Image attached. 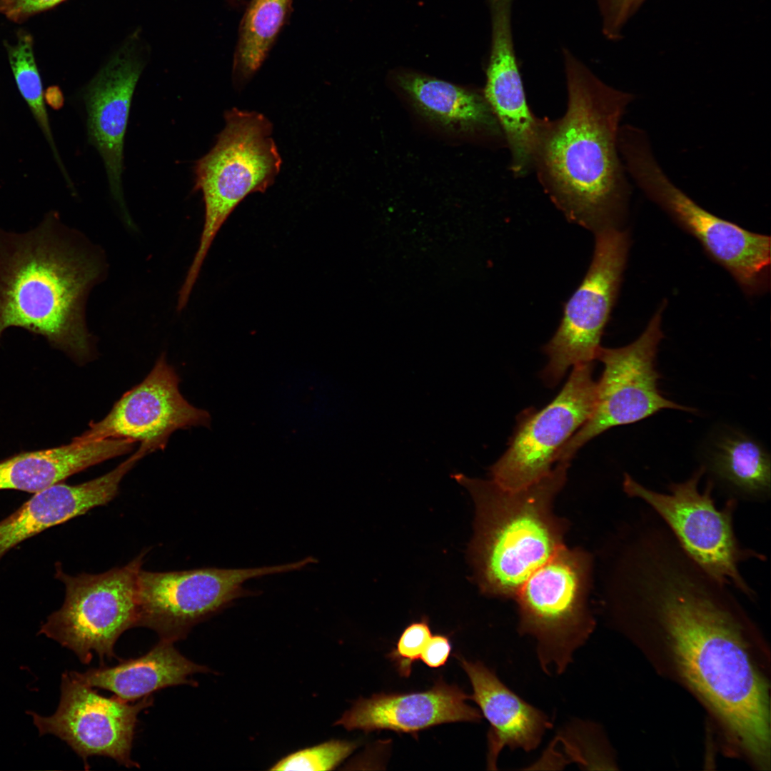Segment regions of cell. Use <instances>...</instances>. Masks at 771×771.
I'll return each instance as SVG.
<instances>
[{
  "label": "cell",
  "mask_w": 771,
  "mask_h": 771,
  "mask_svg": "<svg viewBox=\"0 0 771 771\" xmlns=\"http://www.w3.org/2000/svg\"><path fill=\"white\" fill-rule=\"evenodd\" d=\"M725 584L674 538L637 548L616 584L627 622L660 631L682 676L762 767L770 760L768 686L746 642L750 626Z\"/></svg>",
  "instance_id": "obj_1"
},
{
  "label": "cell",
  "mask_w": 771,
  "mask_h": 771,
  "mask_svg": "<svg viewBox=\"0 0 771 771\" xmlns=\"http://www.w3.org/2000/svg\"><path fill=\"white\" fill-rule=\"evenodd\" d=\"M565 114L539 119L533 168L571 222L596 233L617 227L630 185L618 145L621 120L634 96L607 85L563 49Z\"/></svg>",
  "instance_id": "obj_2"
},
{
  "label": "cell",
  "mask_w": 771,
  "mask_h": 771,
  "mask_svg": "<svg viewBox=\"0 0 771 771\" xmlns=\"http://www.w3.org/2000/svg\"><path fill=\"white\" fill-rule=\"evenodd\" d=\"M99 271L56 213L26 232L0 228V338L6 329L21 328L86 362L92 348L84 306Z\"/></svg>",
  "instance_id": "obj_3"
},
{
  "label": "cell",
  "mask_w": 771,
  "mask_h": 771,
  "mask_svg": "<svg viewBox=\"0 0 771 771\" xmlns=\"http://www.w3.org/2000/svg\"><path fill=\"white\" fill-rule=\"evenodd\" d=\"M570 461H558L539 480L520 489L492 479L455 473L475 504L469 556L475 580L485 595L515 598L528 578L563 544L566 525L553 511Z\"/></svg>",
  "instance_id": "obj_4"
},
{
  "label": "cell",
  "mask_w": 771,
  "mask_h": 771,
  "mask_svg": "<svg viewBox=\"0 0 771 771\" xmlns=\"http://www.w3.org/2000/svg\"><path fill=\"white\" fill-rule=\"evenodd\" d=\"M214 146L196 161L194 190L202 191L205 221L197 252L180 291L188 296L217 233L249 194L264 192L278 174L282 160L271 122L262 114L233 108Z\"/></svg>",
  "instance_id": "obj_5"
},
{
  "label": "cell",
  "mask_w": 771,
  "mask_h": 771,
  "mask_svg": "<svg viewBox=\"0 0 771 771\" xmlns=\"http://www.w3.org/2000/svg\"><path fill=\"white\" fill-rule=\"evenodd\" d=\"M628 176L652 201L695 236L747 294L770 282V238L750 232L702 208L678 188L657 161L647 133L633 129L619 141Z\"/></svg>",
  "instance_id": "obj_6"
},
{
  "label": "cell",
  "mask_w": 771,
  "mask_h": 771,
  "mask_svg": "<svg viewBox=\"0 0 771 771\" xmlns=\"http://www.w3.org/2000/svg\"><path fill=\"white\" fill-rule=\"evenodd\" d=\"M705 473L701 467L690 478L671 483L668 493L643 486L625 474L624 492L640 499L663 521L677 541L704 570L719 581L732 586L750 599L755 592L740 573V563L756 559L765 560L763 554L743 547L733 526L738 501L728 498L722 508L716 507L710 480L704 491L699 490Z\"/></svg>",
  "instance_id": "obj_7"
},
{
  "label": "cell",
  "mask_w": 771,
  "mask_h": 771,
  "mask_svg": "<svg viewBox=\"0 0 771 771\" xmlns=\"http://www.w3.org/2000/svg\"><path fill=\"white\" fill-rule=\"evenodd\" d=\"M590 559L579 549L565 545L525 581L515 599L519 632L537 641L544 670H565L573 654L594 629L588 605Z\"/></svg>",
  "instance_id": "obj_8"
},
{
  "label": "cell",
  "mask_w": 771,
  "mask_h": 771,
  "mask_svg": "<svg viewBox=\"0 0 771 771\" xmlns=\"http://www.w3.org/2000/svg\"><path fill=\"white\" fill-rule=\"evenodd\" d=\"M145 554L99 574L71 575L56 563L55 577L65 585L64 601L39 633L73 651L83 664L91 662L94 652L101 662L118 659L117 640L136 627L138 577Z\"/></svg>",
  "instance_id": "obj_9"
},
{
  "label": "cell",
  "mask_w": 771,
  "mask_h": 771,
  "mask_svg": "<svg viewBox=\"0 0 771 771\" xmlns=\"http://www.w3.org/2000/svg\"><path fill=\"white\" fill-rule=\"evenodd\" d=\"M311 563L306 557L292 563L253 568L197 569L151 572L138 577L136 627L153 630L160 640L184 639L197 624L218 614L238 599L261 592L244 587L250 580L301 570Z\"/></svg>",
  "instance_id": "obj_10"
},
{
  "label": "cell",
  "mask_w": 771,
  "mask_h": 771,
  "mask_svg": "<svg viewBox=\"0 0 771 771\" xmlns=\"http://www.w3.org/2000/svg\"><path fill=\"white\" fill-rule=\"evenodd\" d=\"M659 308L644 332L630 344L618 348L600 347L596 359L604 369L597 382L596 402L588 420L556 455L555 461H570L586 443L608 429L643 420L662 409L693 412L665 398L657 383L658 346L663 337Z\"/></svg>",
  "instance_id": "obj_11"
},
{
  "label": "cell",
  "mask_w": 771,
  "mask_h": 771,
  "mask_svg": "<svg viewBox=\"0 0 771 771\" xmlns=\"http://www.w3.org/2000/svg\"><path fill=\"white\" fill-rule=\"evenodd\" d=\"M595 234L593 257L578 288L567 301L559 327L544 346L548 363L542 378L556 385L570 366L596 359L625 266L629 237L617 227Z\"/></svg>",
  "instance_id": "obj_12"
},
{
  "label": "cell",
  "mask_w": 771,
  "mask_h": 771,
  "mask_svg": "<svg viewBox=\"0 0 771 771\" xmlns=\"http://www.w3.org/2000/svg\"><path fill=\"white\" fill-rule=\"evenodd\" d=\"M596 395L593 362L574 366L548 405L520 417L508 448L490 468L491 479L515 490L548 474L560 449L592 415Z\"/></svg>",
  "instance_id": "obj_13"
},
{
  "label": "cell",
  "mask_w": 771,
  "mask_h": 771,
  "mask_svg": "<svg viewBox=\"0 0 771 771\" xmlns=\"http://www.w3.org/2000/svg\"><path fill=\"white\" fill-rule=\"evenodd\" d=\"M151 695L134 704L109 698L81 682L72 671L62 674L61 698L49 717L29 712L41 735L66 742L88 765L94 755L110 757L126 767H140L131 757L138 714L153 705Z\"/></svg>",
  "instance_id": "obj_14"
},
{
  "label": "cell",
  "mask_w": 771,
  "mask_h": 771,
  "mask_svg": "<svg viewBox=\"0 0 771 771\" xmlns=\"http://www.w3.org/2000/svg\"><path fill=\"white\" fill-rule=\"evenodd\" d=\"M179 378L164 354L139 384L115 403L101 420L91 422L83 440L123 438L163 449L174 431L210 427L211 415L190 404L178 388Z\"/></svg>",
  "instance_id": "obj_15"
},
{
  "label": "cell",
  "mask_w": 771,
  "mask_h": 771,
  "mask_svg": "<svg viewBox=\"0 0 771 771\" xmlns=\"http://www.w3.org/2000/svg\"><path fill=\"white\" fill-rule=\"evenodd\" d=\"M514 0H489L491 44L484 96L511 154L515 176L533 168L538 118L530 111L518 68L511 27Z\"/></svg>",
  "instance_id": "obj_16"
},
{
  "label": "cell",
  "mask_w": 771,
  "mask_h": 771,
  "mask_svg": "<svg viewBox=\"0 0 771 771\" xmlns=\"http://www.w3.org/2000/svg\"><path fill=\"white\" fill-rule=\"evenodd\" d=\"M143 67V59L131 41L108 61L83 91L89 141L100 154L111 193L124 211V138L133 94Z\"/></svg>",
  "instance_id": "obj_17"
},
{
  "label": "cell",
  "mask_w": 771,
  "mask_h": 771,
  "mask_svg": "<svg viewBox=\"0 0 771 771\" xmlns=\"http://www.w3.org/2000/svg\"><path fill=\"white\" fill-rule=\"evenodd\" d=\"M468 699L458 686L438 679L425 691L360 697L334 725L349 731L390 730L416 737L420 731L443 723L479 722L481 713L465 702Z\"/></svg>",
  "instance_id": "obj_18"
},
{
  "label": "cell",
  "mask_w": 771,
  "mask_h": 771,
  "mask_svg": "<svg viewBox=\"0 0 771 771\" xmlns=\"http://www.w3.org/2000/svg\"><path fill=\"white\" fill-rule=\"evenodd\" d=\"M140 458L133 453L110 472L78 485L62 482L44 488L0 521V560L24 540L107 504Z\"/></svg>",
  "instance_id": "obj_19"
},
{
  "label": "cell",
  "mask_w": 771,
  "mask_h": 771,
  "mask_svg": "<svg viewBox=\"0 0 771 771\" xmlns=\"http://www.w3.org/2000/svg\"><path fill=\"white\" fill-rule=\"evenodd\" d=\"M473 687L468 699L474 700L490 723L487 765L496 770L500 751L535 750L546 730L552 727L548 717L503 684L483 662L467 661L457 656Z\"/></svg>",
  "instance_id": "obj_20"
},
{
  "label": "cell",
  "mask_w": 771,
  "mask_h": 771,
  "mask_svg": "<svg viewBox=\"0 0 771 771\" xmlns=\"http://www.w3.org/2000/svg\"><path fill=\"white\" fill-rule=\"evenodd\" d=\"M134 442L123 438L83 440L21 453L0 461V490L35 493L87 468L130 452Z\"/></svg>",
  "instance_id": "obj_21"
},
{
  "label": "cell",
  "mask_w": 771,
  "mask_h": 771,
  "mask_svg": "<svg viewBox=\"0 0 771 771\" xmlns=\"http://www.w3.org/2000/svg\"><path fill=\"white\" fill-rule=\"evenodd\" d=\"M82 682L109 690L120 699L131 702L161 689L180 685L197 686L189 678L196 673L213 672L183 656L173 642L160 640L146 654L112 667L101 666L84 672L72 671Z\"/></svg>",
  "instance_id": "obj_22"
},
{
  "label": "cell",
  "mask_w": 771,
  "mask_h": 771,
  "mask_svg": "<svg viewBox=\"0 0 771 771\" xmlns=\"http://www.w3.org/2000/svg\"><path fill=\"white\" fill-rule=\"evenodd\" d=\"M395 79L417 111L428 120L457 131L503 136L484 95L411 71L400 72Z\"/></svg>",
  "instance_id": "obj_23"
},
{
  "label": "cell",
  "mask_w": 771,
  "mask_h": 771,
  "mask_svg": "<svg viewBox=\"0 0 771 771\" xmlns=\"http://www.w3.org/2000/svg\"><path fill=\"white\" fill-rule=\"evenodd\" d=\"M710 470L729 498L764 503L770 497V458L756 440L740 433L717 443Z\"/></svg>",
  "instance_id": "obj_24"
},
{
  "label": "cell",
  "mask_w": 771,
  "mask_h": 771,
  "mask_svg": "<svg viewBox=\"0 0 771 771\" xmlns=\"http://www.w3.org/2000/svg\"><path fill=\"white\" fill-rule=\"evenodd\" d=\"M293 0H250L239 24L232 79L241 89L261 68L292 12Z\"/></svg>",
  "instance_id": "obj_25"
},
{
  "label": "cell",
  "mask_w": 771,
  "mask_h": 771,
  "mask_svg": "<svg viewBox=\"0 0 771 771\" xmlns=\"http://www.w3.org/2000/svg\"><path fill=\"white\" fill-rule=\"evenodd\" d=\"M33 46L34 41L31 35L24 30L18 32L17 41L15 44L10 45L5 43L9 64L18 89L49 143L66 182L71 183L54 141Z\"/></svg>",
  "instance_id": "obj_26"
},
{
  "label": "cell",
  "mask_w": 771,
  "mask_h": 771,
  "mask_svg": "<svg viewBox=\"0 0 771 771\" xmlns=\"http://www.w3.org/2000/svg\"><path fill=\"white\" fill-rule=\"evenodd\" d=\"M357 746L356 742L331 740L292 752L277 761L269 770H332L346 760Z\"/></svg>",
  "instance_id": "obj_27"
},
{
  "label": "cell",
  "mask_w": 771,
  "mask_h": 771,
  "mask_svg": "<svg viewBox=\"0 0 771 771\" xmlns=\"http://www.w3.org/2000/svg\"><path fill=\"white\" fill-rule=\"evenodd\" d=\"M431 636L429 620L425 616L411 623L403 630L395 647L387 655L401 677L410 675L413 663L420 657Z\"/></svg>",
  "instance_id": "obj_28"
},
{
  "label": "cell",
  "mask_w": 771,
  "mask_h": 771,
  "mask_svg": "<svg viewBox=\"0 0 771 771\" xmlns=\"http://www.w3.org/2000/svg\"><path fill=\"white\" fill-rule=\"evenodd\" d=\"M645 0H596L603 34L610 40L622 37L623 29Z\"/></svg>",
  "instance_id": "obj_29"
},
{
  "label": "cell",
  "mask_w": 771,
  "mask_h": 771,
  "mask_svg": "<svg viewBox=\"0 0 771 771\" xmlns=\"http://www.w3.org/2000/svg\"><path fill=\"white\" fill-rule=\"evenodd\" d=\"M65 0H0V13L11 21L20 22L36 14L50 9Z\"/></svg>",
  "instance_id": "obj_30"
},
{
  "label": "cell",
  "mask_w": 771,
  "mask_h": 771,
  "mask_svg": "<svg viewBox=\"0 0 771 771\" xmlns=\"http://www.w3.org/2000/svg\"><path fill=\"white\" fill-rule=\"evenodd\" d=\"M451 650L450 638L446 635L438 633L430 637L420 658L428 667L438 668L445 665Z\"/></svg>",
  "instance_id": "obj_31"
}]
</instances>
